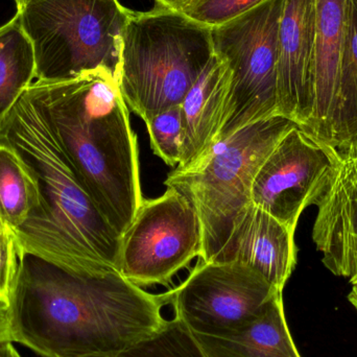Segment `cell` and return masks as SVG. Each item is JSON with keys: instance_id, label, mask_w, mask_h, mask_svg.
<instances>
[{"instance_id": "6da1fadb", "label": "cell", "mask_w": 357, "mask_h": 357, "mask_svg": "<svg viewBox=\"0 0 357 357\" xmlns=\"http://www.w3.org/2000/svg\"><path fill=\"white\" fill-rule=\"evenodd\" d=\"M169 299L115 268L75 271L21 253L6 305L10 339L43 357L113 356L165 324Z\"/></svg>"}, {"instance_id": "7a4b0ae2", "label": "cell", "mask_w": 357, "mask_h": 357, "mask_svg": "<svg viewBox=\"0 0 357 357\" xmlns=\"http://www.w3.org/2000/svg\"><path fill=\"white\" fill-rule=\"evenodd\" d=\"M0 146L22 161L41 199L39 209L13 232L19 254L75 271L119 270L121 235L94 203L27 90L0 125Z\"/></svg>"}, {"instance_id": "3957f363", "label": "cell", "mask_w": 357, "mask_h": 357, "mask_svg": "<svg viewBox=\"0 0 357 357\" xmlns=\"http://www.w3.org/2000/svg\"><path fill=\"white\" fill-rule=\"evenodd\" d=\"M27 91L94 203L121 236L144 197L137 137L116 77L100 68L64 81L36 79Z\"/></svg>"}, {"instance_id": "277c9868", "label": "cell", "mask_w": 357, "mask_h": 357, "mask_svg": "<svg viewBox=\"0 0 357 357\" xmlns=\"http://www.w3.org/2000/svg\"><path fill=\"white\" fill-rule=\"evenodd\" d=\"M213 56L211 27L160 6L131 10L117 73L128 108L146 123L180 105Z\"/></svg>"}, {"instance_id": "5b68a950", "label": "cell", "mask_w": 357, "mask_h": 357, "mask_svg": "<svg viewBox=\"0 0 357 357\" xmlns=\"http://www.w3.org/2000/svg\"><path fill=\"white\" fill-rule=\"evenodd\" d=\"M296 126L282 115L251 123L216 142L195 167L167 175L165 186L187 197L199 215L203 241L199 260L218 261L237 218L251 204L258 169Z\"/></svg>"}, {"instance_id": "8992f818", "label": "cell", "mask_w": 357, "mask_h": 357, "mask_svg": "<svg viewBox=\"0 0 357 357\" xmlns=\"http://www.w3.org/2000/svg\"><path fill=\"white\" fill-rule=\"evenodd\" d=\"M17 13L33 47L36 79L64 81L100 68L117 79L131 13L119 0H29Z\"/></svg>"}, {"instance_id": "52a82bcc", "label": "cell", "mask_w": 357, "mask_h": 357, "mask_svg": "<svg viewBox=\"0 0 357 357\" xmlns=\"http://www.w3.org/2000/svg\"><path fill=\"white\" fill-rule=\"evenodd\" d=\"M284 0H266L237 18L211 27L214 54L232 73L218 142L278 114V33Z\"/></svg>"}, {"instance_id": "ba28073f", "label": "cell", "mask_w": 357, "mask_h": 357, "mask_svg": "<svg viewBox=\"0 0 357 357\" xmlns=\"http://www.w3.org/2000/svg\"><path fill=\"white\" fill-rule=\"evenodd\" d=\"M202 227L192 204L167 187L144 199L121 235L119 270L137 287L167 285L202 254Z\"/></svg>"}, {"instance_id": "9c48e42d", "label": "cell", "mask_w": 357, "mask_h": 357, "mask_svg": "<svg viewBox=\"0 0 357 357\" xmlns=\"http://www.w3.org/2000/svg\"><path fill=\"white\" fill-rule=\"evenodd\" d=\"M169 305L193 335H227L255 320L282 291L249 266L199 260L169 291Z\"/></svg>"}, {"instance_id": "30bf717a", "label": "cell", "mask_w": 357, "mask_h": 357, "mask_svg": "<svg viewBox=\"0 0 357 357\" xmlns=\"http://www.w3.org/2000/svg\"><path fill=\"white\" fill-rule=\"evenodd\" d=\"M335 152L296 126L258 169L251 203L296 230L302 212L324 191L335 167Z\"/></svg>"}, {"instance_id": "8fae6325", "label": "cell", "mask_w": 357, "mask_h": 357, "mask_svg": "<svg viewBox=\"0 0 357 357\" xmlns=\"http://www.w3.org/2000/svg\"><path fill=\"white\" fill-rule=\"evenodd\" d=\"M335 155L333 173L314 203L312 239L324 266L351 282L357 279V144L335 149Z\"/></svg>"}, {"instance_id": "7c38bea8", "label": "cell", "mask_w": 357, "mask_h": 357, "mask_svg": "<svg viewBox=\"0 0 357 357\" xmlns=\"http://www.w3.org/2000/svg\"><path fill=\"white\" fill-rule=\"evenodd\" d=\"M316 0H284L278 33V114L302 130L314 108Z\"/></svg>"}, {"instance_id": "4fadbf2b", "label": "cell", "mask_w": 357, "mask_h": 357, "mask_svg": "<svg viewBox=\"0 0 357 357\" xmlns=\"http://www.w3.org/2000/svg\"><path fill=\"white\" fill-rule=\"evenodd\" d=\"M295 231L251 203L237 218L216 262L249 266L283 291L297 264Z\"/></svg>"}, {"instance_id": "5bb4252c", "label": "cell", "mask_w": 357, "mask_h": 357, "mask_svg": "<svg viewBox=\"0 0 357 357\" xmlns=\"http://www.w3.org/2000/svg\"><path fill=\"white\" fill-rule=\"evenodd\" d=\"M232 73L215 54L181 102L182 153L176 169L197 165L218 142L230 94Z\"/></svg>"}, {"instance_id": "9a60e30c", "label": "cell", "mask_w": 357, "mask_h": 357, "mask_svg": "<svg viewBox=\"0 0 357 357\" xmlns=\"http://www.w3.org/2000/svg\"><path fill=\"white\" fill-rule=\"evenodd\" d=\"M348 0H316L314 108L304 131L331 146V125L345 39Z\"/></svg>"}, {"instance_id": "2e32d148", "label": "cell", "mask_w": 357, "mask_h": 357, "mask_svg": "<svg viewBox=\"0 0 357 357\" xmlns=\"http://www.w3.org/2000/svg\"><path fill=\"white\" fill-rule=\"evenodd\" d=\"M195 337L207 357H301L287 326L282 294L245 326L227 335Z\"/></svg>"}, {"instance_id": "e0dca14e", "label": "cell", "mask_w": 357, "mask_h": 357, "mask_svg": "<svg viewBox=\"0 0 357 357\" xmlns=\"http://www.w3.org/2000/svg\"><path fill=\"white\" fill-rule=\"evenodd\" d=\"M354 144H357V0H348L331 146L340 149Z\"/></svg>"}, {"instance_id": "ac0fdd59", "label": "cell", "mask_w": 357, "mask_h": 357, "mask_svg": "<svg viewBox=\"0 0 357 357\" xmlns=\"http://www.w3.org/2000/svg\"><path fill=\"white\" fill-rule=\"evenodd\" d=\"M35 81L33 47L16 13L0 26V125Z\"/></svg>"}, {"instance_id": "d6986e66", "label": "cell", "mask_w": 357, "mask_h": 357, "mask_svg": "<svg viewBox=\"0 0 357 357\" xmlns=\"http://www.w3.org/2000/svg\"><path fill=\"white\" fill-rule=\"evenodd\" d=\"M35 180L13 151L0 146V222L14 232L39 209Z\"/></svg>"}, {"instance_id": "ffe728a7", "label": "cell", "mask_w": 357, "mask_h": 357, "mask_svg": "<svg viewBox=\"0 0 357 357\" xmlns=\"http://www.w3.org/2000/svg\"><path fill=\"white\" fill-rule=\"evenodd\" d=\"M106 357H207L195 335L174 317L152 335Z\"/></svg>"}, {"instance_id": "44dd1931", "label": "cell", "mask_w": 357, "mask_h": 357, "mask_svg": "<svg viewBox=\"0 0 357 357\" xmlns=\"http://www.w3.org/2000/svg\"><path fill=\"white\" fill-rule=\"evenodd\" d=\"M153 152L169 167H178L182 153L181 106L171 107L146 121Z\"/></svg>"}, {"instance_id": "7402d4cb", "label": "cell", "mask_w": 357, "mask_h": 357, "mask_svg": "<svg viewBox=\"0 0 357 357\" xmlns=\"http://www.w3.org/2000/svg\"><path fill=\"white\" fill-rule=\"evenodd\" d=\"M266 0H189L180 12L191 20L214 27L253 10Z\"/></svg>"}, {"instance_id": "603a6c76", "label": "cell", "mask_w": 357, "mask_h": 357, "mask_svg": "<svg viewBox=\"0 0 357 357\" xmlns=\"http://www.w3.org/2000/svg\"><path fill=\"white\" fill-rule=\"evenodd\" d=\"M19 250L12 231L0 233V303L8 305L18 268Z\"/></svg>"}, {"instance_id": "cb8c5ba5", "label": "cell", "mask_w": 357, "mask_h": 357, "mask_svg": "<svg viewBox=\"0 0 357 357\" xmlns=\"http://www.w3.org/2000/svg\"><path fill=\"white\" fill-rule=\"evenodd\" d=\"M10 341V326H8V307L6 304L0 303V343Z\"/></svg>"}, {"instance_id": "d4e9b609", "label": "cell", "mask_w": 357, "mask_h": 357, "mask_svg": "<svg viewBox=\"0 0 357 357\" xmlns=\"http://www.w3.org/2000/svg\"><path fill=\"white\" fill-rule=\"evenodd\" d=\"M0 357H22L14 347V344L10 341L1 342L0 343Z\"/></svg>"}, {"instance_id": "484cf974", "label": "cell", "mask_w": 357, "mask_h": 357, "mask_svg": "<svg viewBox=\"0 0 357 357\" xmlns=\"http://www.w3.org/2000/svg\"><path fill=\"white\" fill-rule=\"evenodd\" d=\"M189 0H156L157 4L163 8L180 10L181 8Z\"/></svg>"}, {"instance_id": "4316f807", "label": "cell", "mask_w": 357, "mask_h": 357, "mask_svg": "<svg viewBox=\"0 0 357 357\" xmlns=\"http://www.w3.org/2000/svg\"><path fill=\"white\" fill-rule=\"evenodd\" d=\"M351 284L352 289L349 296H348V299H349L350 303H351L357 310V279L351 281Z\"/></svg>"}, {"instance_id": "83f0119b", "label": "cell", "mask_w": 357, "mask_h": 357, "mask_svg": "<svg viewBox=\"0 0 357 357\" xmlns=\"http://www.w3.org/2000/svg\"><path fill=\"white\" fill-rule=\"evenodd\" d=\"M14 1L15 3H16L17 10H19V8H22L25 3H27L29 0H14Z\"/></svg>"}, {"instance_id": "f1b7e54d", "label": "cell", "mask_w": 357, "mask_h": 357, "mask_svg": "<svg viewBox=\"0 0 357 357\" xmlns=\"http://www.w3.org/2000/svg\"><path fill=\"white\" fill-rule=\"evenodd\" d=\"M4 229H6V228H4L3 225H2V224H1V222H0V233H1V232H2V231H3V230H4Z\"/></svg>"}]
</instances>
